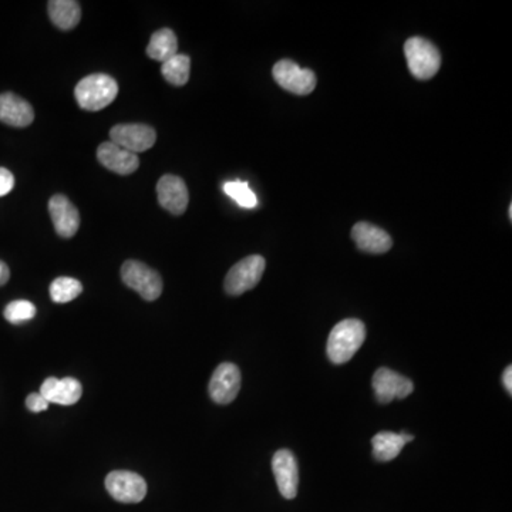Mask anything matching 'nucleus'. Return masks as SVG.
<instances>
[{
  "label": "nucleus",
  "instance_id": "f257e3e1",
  "mask_svg": "<svg viewBox=\"0 0 512 512\" xmlns=\"http://www.w3.org/2000/svg\"><path fill=\"white\" fill-rule=\"evenodd\" d=\"M366 326L358 319H345L331 329L328 339V356L331 363L345 365L362 348Z\"/></svg>",
  "mask_w": 512,
  "mask_h": 512
},
{
  "label": "nucleus",
  "instance_id": "f03ea898",
  "mask_svg": "<svg viewBox=\"0 0 512 512\" xmlns=\"http://www.w3.org/2000/svg\"><path fill=\"white\" fill-rule=\"evenodd\" d=\"M119 84L104 73L90 75L75 85V96L79 106L87 111H100L116 100Z\"/></svg>",
  "mask_w": 512,
  "mask_h": 512
},
{
  "label": "nucleus",
  "instance_id": "7ed1b4c3",
  "mask_svg": "<svg viewBox=\"0 0 512 512\" xmlns=\"http://www.w3.org/2000/svg\"><path fill=\"white\" fill-rule=\"evenodd\" d=\"M407 65L413 77L430 80L441 67L440 51L423 38H410L404 45Z\"/></svg>",
  "mask_w": 512,
  "mask_h": 512
},
{
  "label": "nucleus",
  "instance_id": "20e7f679",
  "mask_svg": "<svg viewBox=\"0 0 512 512\" xmlns=\"http://www.w3.org/2000/svg\"><path fill=\"white\" fill-rule=\"evenodd\" d=\"M121 279L146 301L153 302L163 294L160 273L140 260H126L121 267Z\"/></svg>",
  "mask_w": 512,
  "mask_h": 512
},
{
  "label": "nucleus",
  "instance_id": "39448f33",
  "mask_svg": "<svg viewBox=\"0 0 512 512\" xmlns=\"http://www.w3.org/2000/svg\"><path fill=\"white\" fill-rule=\"evenodd\" d=\"M267 268V260L260 255L246 256L245 260L235 263L226 273V294L231 296H239L248 290L253 289L262 279L263 272Z\"/></svg>",
  "mask_w": 512,
  "mask_h": 512
},
{
  "label": "nucleus",
  "instance_id": "423d86ee",
  "mask_svg": "<svg viewBox=\"0 0 512 512\" xmlns=\"http://www.w3.org/2000/svg\"><path fill=\"white\" fill-rule=\"evenodd\" d=\"M273 79L282 89L297 96H307L316 87V75L292 60H280L273 66Z\"/></svg>",
  "mask_w": 512,
  "mask_h": 512
},
{
  "label": "nucleus",
  "instance_id": "0eeeda50",
  "mask_svg": "<svg viewBox=\"0 0 512 512\" xmlns=\"http://www.w3.org/2000/svg\"><path fill=\"white\" fill-rule=\"evenodd\" d=\"M106 490L116 501L137 504L147 495V482L136 472L119 470L107 475Z\"/></svg>",
  "mask_w": 512,
  "mask_h": 512
},
{
  "label": "nucleus",
  "instance_id": "6e6552de",
  "mask_svg": "<svg viewBox=\"0 0 512 512\" xmlns=\"http://www.w3.org/2000/svg\"><path fill=\"white\" fill-rule=\"evenodd\" d=\"M111 143L133 154L144 153L154 147L157 134L147 124H117L110 131Z\"/></svg>",
  "mask_w": 512,
  "mask_h": 512
},
{
  "label": "nucleus",
  "instance_id": "1a4fd4ad",
  "mask_svg": "<svg viewBox=\"0 0 512 512\" xmlns=\"http://www.w3.org/2000/svg\"><path fill=\"white\" fill-rule=\"evenodd\" d=\"M372 386L375 390V399L380 404L392 403L394 399H406L414 390L411 380L387 369V367H380V369L375 370Z\"/></svg>",
  "mask_w": 512,
  "mask_h": 512
},
{
  "label": "nucleus",
  "instance_id": "9d476101",
  "mask_svg": "<svg viewBox=\"0 0 512 512\" xmlns=\"http://www.w3.org/2000/svg\"><path fill=\"white\" fill-rule=\"evenodd\" d=\"M209 396L216 404L233 403L241 390V370L234 363H221L209 382Z\"/></svg>",
  "mask_w": 512,
  "mask_h": 512
},
{
  "label": "nucleus",
  "instance_id": "9b49d317",
  "mask_svg": "<svg viewBox=\"0 0 512 512\" xmlns=\"http://www.w3.org/2000/svg\"><path fill=\"white\" fill-rule=\"evenodd\" d=\"M272 470L282 497L294 499L299 487V468L294 453L287 448L277 451L272 458Z\"/></svg>",
  "mask_w": 512,
  "mask_h": 512
},
{
  "label": "nucleus",
  "instance_id": "f8f14e48",
  "mask_svg": "<svg viewBox=\"0 0 512 512\" xmlns=\"http://www.w3.org/2000/svg\"><path fill=\"white\" fill-rule=\"evenodd\" d=\"M49 212L58 236L73 238L77 234L80 226L79 209L67 197L53 195L49 201Z\"/></svg>",
  "mask_w": 512,
  "mask_h": 512
},
{
  "label": "nucleus",
  "instance_id": "ddd939ff",
  "mask_svg": "<svg viewBox=\"0 0 512 512\" xmlns=\"http://www.w3.org/2000/svg\"><path fill=\"white\" fill-rule=\"evenodd\" d=\"M158 202L163 208L174 216H181L187 211L190 194L182 178L167 174L160 178L157 184Z\"/></svg>",
  "mask_w": 512,
  "mask_h": 512
},
{
  "label": "nucleus",
  "instance_id": "4468645a",
  "mask_svg": "<svg viewBox=\"0 0 512 512\" xmlns=\"http://www.w3.org/2000/svg\"><path fill=\"white\" fill-rule=\"evenodd\" d=\"M97 160L107 170L113 171L119 175H130L140 167V158L137 154L124 150L111 141L100 144L97 148Z\"/></svg>",
  "mask_w": 512,
  "mask_h": 512
},
{
  "label": "nucleus",
  "instance_id": "2eb2a0df",
  "mask_svg": "<svg viewBox=\"0 0 512 512\" xmlns=\"http://www.w3.org/2000/svg\"><path fill=\"white\" fill-rule=\"evenodd\" d=\"M352 238L358 250L363 252L386 253L392 250L393 239L384 229L372 225L369 222H358L353 226Z\"/></svg>",
  "mask_w": 512,
  "mask_h": 512
},
{
  "label": "nucleus",
  "instance_id": "dca6fc26",
  "mask_svg": "<svg viewBox=\"0 0 512 512\" xmlns=\"http://www.w3.org/2000/svg\"><path fill=\"white\" fill-rule=\"evenodd\" d=\"M40 394L48 400L49 403L72 406L77 403L82 397L83 387L79 380L75 377H65V379L49 377L41 384Z\"/></svg>",
  "mask_w": 512,
  "mask_h": 512
},
{
  "label": "nucleus",
  "instance_id": "f3484780",
  "mask_svg": "<svg viewBox=\"0 0 512 512\" xmlns=\"http://www.w3.org/2000/svg\"><path fill=\"white\" fill-rule=\"evenodd\" d=\"M33 119L34 111L31 102L13 93L0 94V121L2 123L23 128V127L31 126Z\"/></svg>",
  "mask_w": 512,
  "mask_h": 512
},
{
  "label": "nucleus",
  "instance_id": "a211bd4d",
  "mask_svg": "<svg viewBox=\"0 0 512 512\" xmlns=\"http://www.w3.org/2000/svg\"><path fill=\"white\" fill-rule=\"evenodd\" d=\"M48 12L50 21L60 31H72L82 19V7L75 0H51Z\"/></svg>",
  "mask_w": 512,
  "mask_h": 512
},
{
  "label": "nucleus",
  "instance_id": "6ab92c4d",
  "mask_svg": "<svg viewBox=\"0 0 512 512\" xmlns=\"http://www.w3.org/2000/svg\"><path fill=\"white\" fill-rule=\"evenodd\" d=\"M177 36L171 29H160L151 36L147 46V56L157 62L165 63L177 55Z\"/></svg>",
  "mask_w": 512,
  "mask_h": 512
},
{
  "label": "nucleus",
  "instance_id": "aec40b11",
  "mask_svg": "<svg viewBox=\"0 0 512 512\" xmlns=\"http://www.w3.org/2000/svg\"><path fill=\"white\" fill-rule=\"evenodd\" d=\"M372 446L373 457L380 463H387V461L394 460L400 455V451L403 450L404 446H406V441L400 433L382 431L373 437Z\"/></svg>",
  "mask_w": 512,
  "mask_h": 512
},
{
  "label": "nucleus",
  "instance_id": "412c9836",
  "mask_svg": "<svg viewBox=\"0 0 512 512\" xmlns=\"http://www.w3.org/2000/svg\"><path fill=\"white\" fill-rule=\"evenodd\" d=\"M190 72H191V58L187 55H177L171 57L167 62L163 63L161 67V75H164L170 84L185 85L190 80Z\"/></svg>",
  "mask_w": 512,
  "mask_h": 512
},
{
  "label": "nucleus",
  "instance_id": "4be33fe9",
  "mask_svg": "<svg viewBox=\"0 0 512 512\" xmlns=\"http://www.w3.org/2000/svg\"><path fill=\"white\" fill-rule=\"evenodd\" d=\"M83 292V285L75 278H56L50 285V297L55 304L75 301Z\"/></svg>",
  "mask_w": 512,
  "mask_h": 512
},
{
  "label": "nucleus",
  "instance_id": "5701e85b",
  "mask_svg": "<svg viewBox=\"0 0 512 512\" xmlns=\"http://www.w3.org/2000/svg\"><path fill=\"white\" fill-rule=\"evenodd\" d=\"M224 192L234 199L239 207L252 209L258 205L255 192L246 181H228L224 184Z\"/></svg>",
  "mask_w": 512,
  "mask_h": 512
},
{
  "label": "nucleus",
  "instance_id": "b1692460",
  "mask_svg": "<svg viewBox=\"0 0 512 512\" xmlns=\"http://www.w3.org/2000/svg\"><path fill=\"white\" fill-rule=\"evenodd\" d=\"M4 319L13 324H21L36 316V306L29 301H13L4 307Z\"/></svg>",
  "mask_w": 512,
  "mask_h": 512
},
{
  "label": "nucleus",
  "instance_id": "393cba45",
  "mask_svg": "<svg viewBox=\"0 0 512 512\" xmlns=\"http://www.w3.org/2000/svg\"><path fill=\"white\" fill-rule=\"evenodd\" d=\"M49 402L45 397L41 396L40 393H31L29 394L28 399H26V407H28L33 413H40V411H45L48 410Z\"/></svg>",
  "mask_w": 512,
  "mask_h": 512
},
{
  "label": "nucleus",
  "instance_id": "a878e982",
  "mask_svg": "<svg viewBox=\"0 0 512 512\" xmlns=\"http://www.w3.org/2000/svg\"><path fill=\"white\" fill-rule=\"evenodd\" d=\"M14 187V177L7 168L0 167V197L9 194Z\"/></svg>",
  "mask_w": 512,
  "mask_h": 512
},
{
  "label": "nucleus",
  "instance_id": "bb28decb",
  "mask_svg": "<svg viewBox=\"0 0 512 512\" xmlns=\"http://www.w3.org/2000/svg\"><path fill=\"white\" fill-rule=\"evenodd\" d=\"M11 278V270L4 260H0V287L7 284V280Z\"/></svg>",
  "mask_w": 512,
  "mask_h": 512
},
{
  "label": "nucleus",
  "instance_id": "cd10ccee",
  "mask_svg": "<svg viewBox=\"0 0 512 512\" xmlns=\"http://www.w3.org/2000/svg\"><path fill=\"white\" fill-rule=\"evenodd\" d=\"M502 383H504V387H506L507 392L511 394L512 393V367L508 366L506 370H504V375H502Z\"/></svg>",
  "mask_w": 512,
  "mask_h": 512
},
{
  "label": "nucleus",
  "instance_id": "c85d7f7f",
  "mask_svg": "<svg viewBox=\"0 0 512 512\" xmlns=\"http://www.w3.org/2000/svg\"><path fill=\"white\" fill-rule=\"evenodd\" d=\"M400 434H402V437L404 438V441H406V443H410V441H413L414 440V436H411V434L407 433V431H400Z\"/></svg>",
  "mask_w": 512,
  "mask_h": 512
},
{
  "label": "nucleus",
  "instance_id": "c756f323",
  "mask_svg": "<svg viewBox=\"0 0 512 512\" xmlns=\"http://www.w3.org/2000/svg\"><path fill=\"white\" fill-rule=\"evenodd\" d=\"M509 219L512 218V207L509 205V211H508Z\"/></svg>",
  "mask_w": 512,
  "mask_h": 512
}]
</instances>
